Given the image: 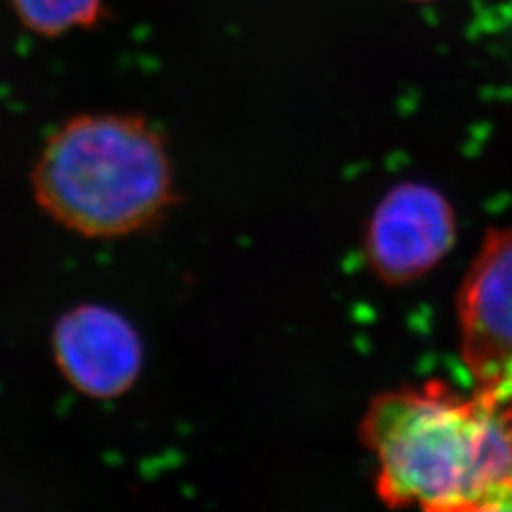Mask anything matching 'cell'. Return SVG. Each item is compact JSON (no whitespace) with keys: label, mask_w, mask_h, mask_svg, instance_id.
<instances>
[{"label":"cell","mask_w":512,"mask_h":512,"mask_svg":"<svg viewBox=\"0 0 512 512\" xmlns=\"http://www.w3.org/2000/svg\"><path fill=\"white\" fill-rule=\"evenodd\" d=\"M359 437L376 461V492L389 507L512 511V391L442 382L380 393Z\"/></svg>","instance_id":"obj_1"},{"label":"cell","mask_w":512,"mask_h":512,"mask_svg":"<svg viewBox=\"0 0 512 512\" xmlns=\"http://www.w3.org/2000/svg\"><path fill=\"white\" fill-rule=\"evenodd\" d=\"M31 181L40 209L84 238L143 232L175 202L164 135L135 114L67 120L48 137Z\"/></svg>","instance_id":"obj_2"},{"label":"cell","mask_w":512,"mask_h":512,"mask_svg":"<svg viewBox=\"0 0 512 512\" xmlns=\"http://www.w3.org/2000/svg\"><path fill=\"white\" fill-rule=\"evenodd\" d=\"M459 348L476 387L512 391V226L492 228L461 281Z\"/></svg>","instance_id":"obj_3"},{"label":"cell","mask_w":512,"mask_h":512,"mask_svg":"<svg viewBox=\"0 0 512 512\" xmlns=\"http://www.w3.org/2000/svg\"><path fill=\"white\" fill-rule=\"evenodd\" d=\"M456 243V215L429 184L393 186L366 224L365 256L385 285H406L437 268Z\"/></svg>","instance_id":"obj_4"},{"label":"cell","mask_w":512,"mask_h":512,"mask_svg":"<svg viewBox=\"0 0 512 512\" xmlns=\"http://www.w3.org/2000/svg\"><path fill=\"white\" fill-rule=\"evenodd\" d=\"M54 357L76 391L92 399H116L139 380L145 349L122 313L84 304L55 323Z\"/></svg>","instance_id":"obj_5"},{"label":"cell","mask_w":512,"mask_h":512,"mask_svg":"<svg viewBox=\"0 0 512 512\" xmlns=\"http://www.w3.org/2000/svg\"><path fill=\"white\" fill-rule=\"evenodd\" d=\"M10 8L33 35L59 38L95 27L107 12V0H10Z\"/></svg>","instance_id":"obj_6"},{"label":"cell","mask_w":512,"mask_h":512,"mask_svg":"<svg viewBox=\"0 0 512 512\" xmlns=\"http://www.w3.org/2000/svg\"><path fill=\"white\" fill-rule=\"evenodd\" d=\"M408 2H416V4H427V2H435V0H408Z\"/></svg>","instance_id":"obj_7"}]
</instances>
